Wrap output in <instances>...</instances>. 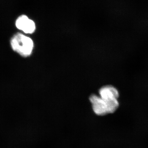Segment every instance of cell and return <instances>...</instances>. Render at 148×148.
I'll return each mask as SVG.
<instances>
[{"label":"cell","instance_id":"4","mask_svg":"<svg viewBox=\"0 0 148 148\" xmlns=\"http://www.w3.org/2000/svg\"><path fill=\"white\" fill-rule=\"evenodd\" d=\"M100 97L106 101L118 99L119 92L118 89L112 85H106L100 88L99 91Z\"/></svg>","mask_w":148,"mask_h":148},{"label":"cell","instance_id":"3","mask_svg":"<svg viewBox=\"0 0 148 148\" xmlns=\"http://www.w3.org/2000/svg\"><path fill=\"white\" fill-rule=\"evenodd\" d=\"M15 25L17 29L25 34H32L36 31L35 22L26 15H22L19 16L16 20Z\"/></svg>","mask_w":148,"mask_h":148},{"label":"cell","instance_id":"1","mask_svg":"<svg viewBox=\"0 0 148 148\" xmlns=\"http://www.w3.org/2000/svg\"><path fill=\"white\" fill-rule=\"evenodd\" d=\"M89 100L92 104L93 112L98 116H104L113 113L119 106L118 99L106 101L95 94L90 95Z\"/></svg>","mask_w":148,"mask_h":148},{"label":"cell","instance_id":"2","mask_svg":"<svg viewBox=\"0 0 148 148\" xmlns=\"http://www.w3.org/2000/svg\"><path fill=\"white\" fill-rule=\"evenodd\" d=\"M10 44L13 50L23 57L31 56L34 48L32 39L21 33L14 35L11 39Z\"/></svg>","mask_w":148,"mask_h":148}]
</instances>
